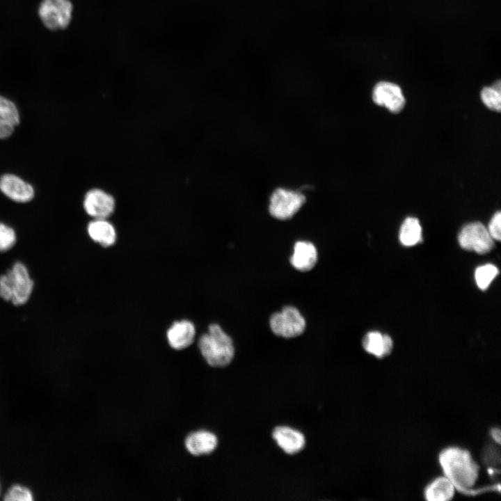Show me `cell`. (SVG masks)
<instances>
[{
    "label": "cell",
    "mask_w": 501,
    "mask_h": 501,
    "mask_svg": "<svg viewBox=\"0 0 501 501\" xmlns=\"http://www.w3.org/2000/svg\"><path fill=\"white\" fill-rule=\"evenodd\" d=\"M458 240L462 248L479 254L488 253L494 247L493 239L487 228L480 222L464 225L459 234Z\"/></svg>",
    "instance_id": "cell-7"
},
{
    "label": "cell",
    "mask_w": 501,
    "mask_h": 501,
    "mask_svg": "<svg viewBox=\"0 0 501 501\" xmlns=\"http://www.w3.org/2000/svg\"><path fill=\"white\" fill-rule=\"evenodd\" d=\"M500 223L501 214L498 211L491 218L487 229L493 240L500 241L501 239Z\"/></svg>",
    "instance_id": "cell-24"
},
{
    "label": "cell",
    "mask_w": 501,
    "mask_h": 501,
    "mask_svg": "<svg viewBox=\"0 0 501 501\" xmlns=\"http://www.w3.org/2000/svg\"><path fill=\"white\" fill-rule=\"evenodd\" d=\"M194 324L187 319L174 321L166 332V338L169 346L177 351L186 349L191 346L196 337Z\"/></svg>",
    "instance_id": "cell-11"
},
{
    "label": "cell",
    "mask_w": 501,
    "mask_h": 501,
    "mask_svg": "<svg viewBox=\"0 0 501 501\" xmlns=\"http://www.w3.org/2000/svg\"><path fill=\"white\" fill-rule=\"evenodd\" d=\"M19 123L20 113L15 103L0 95V139L10 137Z\"/></svg>",
    "instance_id": "cell-14"
},
{
    "label": "cell",
    "mask_w": 501,
    "mask_h": 501,
    "mask_svg": "<svg viewBox=\"0 0 501 501\" xmlns=\"http://www.w3.org/2000/svg\"><path fill=\"white\" fill-rule=\"evenodd\" d=\"M317 257V250L313 244L299 241L294 244L290 262L296 269L308 271L315 267Z\"/></svg>",
    "instance_id": "cell-16"
},
{
    "label": "cell",
    "mask_w": 501,
    "mask_h": 501,
    "mask_svg": "<svg viewBox=\"0 0 501 501\" xmlns=\"http://www.w3.org/2000/svg\"><path fill=\"white\" fill-rule=\"evenodd\" d=\"M73 6L70 0H42L38 15L43 24L50 30L65 29L70 23Z\"/></svg>",
    "instance_id": "cell-6"
},
{
    "label": "cell",
    "mask_w": 501,
    "mask_h": 501,
    "mask_svg": "<svg viewBox=\"0 0 501 501\" xmlns=\"http://www.w3.org/2000/svg\"><path fill=\"white\" fill-rule=\"evenodd\" d=\"M481 98L484 104L490 109L500 111L501 90L494 87H485L481 92Z\"/></svg>",
    "instance_id": "cell-22"
},
{
    "label": "cell",
    "mask_w": 501,
    "mask_h": 501,
    "mask_svg": "<svg viewBox=\"0 0 501 501\" xmlns=\"http://www.w3.org/2000/svg\"><path fill=\"white\" fill-rule=\"evenodd\" d=\"M0 490H1V488H0Z\"/></svg>",
    "instance_id": "cell-27"
},
{
    "label": "cell",
    "mask_w": 501,
    "mask_h": 501,
    "mask_svg": "<svg viewBox=\"0 0 501 501\" xmlns=\"http://www.w3.org/2000/svg\"><path fill=\"white\" fill-rule=\"evenodd\" d=\"M455 487L445 476L431 481L424 488V496L428 501H448L455 493Z\"/></svg>",
    "instance_id": "cell-18"
},
{
    "label": "cell",
    "mask_w": 501,
    "mask_h": 501,
    "mask_svg": "<svg viewBox=\"0 0 501 501\" xmlns=\"http://www.w3.org/2000/svg\"><path fill=\"white\" fill-rule=\"evenodd\" d=\"M89 238L102 247L113 246L117 239L114 226L106 218H93L86 226Z\"/></svg>",
    "instance_id": "cell-15"
},
{
    "label": "cell",
    "mask_w": 501,
    "mask_h": 501,
    "mask_svg": "<svg viewBox=\"0 0 501 501\" xmlns=\"http://www.w3.org/2000/svg\"><path fill=\"white\" fill-rule=\"evenodd\" d=\"M362 344L367 353L379 358L388 356L393 347L391 337L379 331L367 333L363 339Z\"/></svg>",
    "instance_id": "cell-17"
},
{
    "label": "cell",
    "mask_w": 501,
    "mask_h": 501,
    "mask_svg": "<svg viewBox=\"0 0 501 501\" xmlns=\"http://www.w3.org/2000/svg\"><path fill=\"white\" fill-rule=\"evenodd\" d=\"M500 429L498 427H493L490 430V435L492 439L498 445L500 444Z\"/></svg>",
    "instance_id": "cell-26"
},
{
    "label": "cell",
    "mask_w": 501,
    "mask_h": 501,
    "mask_svg": "<svg viewBox=\"0 0 501 501\" xmlns=\"http://www.w3.org/2000/svg\"><path fill=\"white\" fill-rule=\"evenodd\" d=\"M35 285L28 266L17 260L0 275V299L13 306H23L33 296Z\"/></svg>",
    "instance_id": "cell-2"
},
{
    "label": "cell",
    "mask_w": 501,
    "mask_h": 501,
    "mask_svg": "<svg viewBox=\"0 0 501 501\" xmlns=\"http://www.w3.org/2000/svg\"><path fill=\"white\" fill-rule=\"evenodd\" d=\"M444 476L455 488L468 495H475L487 491H500V484L472 489L479 477V466L466 449L450 446L443 449L438 456Z\"/></svg>",
    "instance_id": "cell-1"
},
{
    "label": "cell",
    "mask_w": 501,
    "mask_h": 501,
    "mask_svg": "<svg viewBox=\"0 0 501 501\" xmlns=\"http://www.w3.org/2000/svg\"><path fill=\"white\" fill-rule=\"evenodd\" d=\"M33 500V493L30 489L20 484L13 485L3 495V500L6 501H31Z\"/></svg>",
    "instance_id": "cell-23"
},
{
    "label": "cell",
    "mask_w": 501,
    "mask_h": 501,
    "mask_svg": "<svg viewBox=\"0 0 501 501\" xmlns=\"http://www.w3.org/2000/svg\"><path fill=\"white\" fill-rule=\"evenodd\" d=\"M218 445V438L212 431L198 430L189 434L184 440V446L189 454L198 456L209 454Z\"/></svg>",
    "instance_id": "cell-12"
},
{
    "label": "cell",
    "mask_w": 501,
    "mask_h": 501,
    "mask_svg": "<svg viewBox=\"0 0 501 501\" xmlns=\"http://www.w3.org/2000/svg\"><path fill=\"white\" fill-rule=\"evenodd\" d=\"M0 191L9 200L20 204L28 203L35 197L33 186L20 176L11 173L0 176Z\"/></svg>",
    "instance_id": "cell-8"
},
{
    "label": "cell",
    "mask_w": 501,
    "mask_h": 501,
    "mask_svg": "<svg viewBox=\"0 0 501 501\" xmlns=\"http://www.w3.org/2000/svg\"><path fill=\"white\" fill-rule=\"evenodd\" d=\"M498 273V268L491 264L477 267L475 270V277L478 287L482 290L486 289Z\"/></svg>",
    "instance_id": "cell-21"
},
{
    "label": "cell",
    "mask_w": 501,
    "mask_h": 501,
    "mask_svg": "<svg viewBox=\"0 0 501 501\" xmlns=\"http://www.w3.org/2000/svg\"><path fill=\"white\" fill-rule=\"evenodd\" d=\"M198 347L206 363L213 367L228 365L234 356L232 338L217 324H212L199 338Z\"/></svg>",
    "instance_id": "cell-3"
},
{
    "label": "cell",
    "mask_w": 501,
    "mask_h": 501,
    "mask_svg": "<svg viewBox=\"0 0 501 501\" xmlns=\"http://www.w3.org/2000/svg\"><path fill=\"white\" fill-rule=\"evenodd\" d=\"M372 99L378 105L386 107L392 113H398L405 105L401 89L395 84L381 81L374 88Z\"/></svg>",
    "instance_id": "cell-10"
},
{
    "label": "cell",
    "mask_w": 501,
    "mask_h": 501,
    "mask_svg": "<svg viewBox=\"0 0 501 501\" xmlns=\"http://www.w3.org/2000/svg\"><path fill=\"white\" fill-rule=\"evenodd\" d=\"M115 200L102 189L89 190L84 198L85 212L93 218H107L115 209Z\"/></svg>",
    "instance_id": "cell-9"
},
{
    "label": "cell",
    "mask_w": 501,
    "mask_h": 501,
    "mask_svg": "<svg viewBox=\"0 0 501 501\" xmlns=\"http://www.w3.org/2000/svg\"><path fill=\"white\" fill-rule=\"evenodd\" d=\"M17 243V234L10 225L0 221V253L11 250Z\"/></svg>",
    "instance_id": "cell-20"
},
{
    "label": "cell",
    "mask_w": 501,
    "mask_h": 501,
    "mask_svg": "<svg viewBox=\"0 0 501 501\" xmlns=\"http://www.w3.org/2000/svg\"><path fill=\"white\" fill-rule=\"evenodd\" d=\"M269 325L275 335L292 338L301 335L306 324L304 317L296 308L285 306L281 311L271 315Z\"/></svg>",
    "instance_id": "cell-5"
},
{
    "label": "cell",
    "mask_w": 501,
    "mask_h": 501,
    "mask_svg": "<svg viewBox=\"0 0 501 501\" xmlns=\"http://www.w3.org/2000/svg\"><path fill=\"white\" fill-rule=\"evenodd\" d=\"M272 436L277 445L287 454L300 452L305 445V438L299 430L287 426L276 427Z\"/></svg>",
    "instance_id": "cell-13"
},
{
    "label": "cell",
    "mask_w": 501,
    "mask_h": 501,
    "mask_svg": "<svg viewBox=\"0 0 501 501\" xmlns=\"http://www.w3.org/2000/svg\"><path fill=\"white\" fill-rule=\"evenodd\" d=\"M305 202V194L301 190L279 186L269 197L268 210L272 217L286 221L294 217Z\"/></svg>",
    "instance_id": "cell-4"
},
{
    "label": "cell",
    "mask_w": 501,
    "mask_h": 501,
    "mask_svg": "<svg viewBox=\"0 0 501 501\" xmlns=\"http://www.w3.org/2000/svg\"><path fill=\"white\" fill-rule=\"evenodd\" d=\"M400 242L406 246L417 244L422 240V228L417 218L408 217L401 224L399 231Z\"/></svg>",
    "instance_id": "cell-19"
},
{
    "label": "cell",
    "mask_w": 501,
    "mask_h": 501,
    "mask_svg": "<svg viewBox=\"0 0 501 501\" xmlns=\"http://www.w3.org/2000/svg\"><path fill=\"white\" fill-rule=\"evenodd\" d=\"M495 451V449L491 447L488 448V450H486L487 452L484 454V461L486 462V464H496V453Z\"/></svg>",
    "instance_id": "cell-25"
}]
</instances>
